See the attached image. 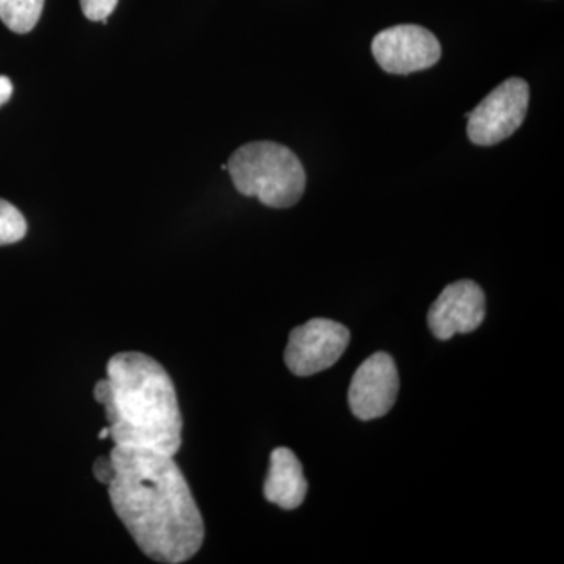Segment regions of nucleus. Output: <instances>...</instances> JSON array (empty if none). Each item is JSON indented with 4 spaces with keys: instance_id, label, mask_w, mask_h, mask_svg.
I'll return each instance as SVG.
<instances>
[{
    "instance_id": "f03ea898",
    "label": "nucleus",
    "mask_w": 564,
    "mask_h": 564,
    "mask_svg": "<svg viewBox=\"0 0 564 564\" xmlns=\"http://www.w3.org/2000/svg\"><path fill=\"white\" fill-rule=\"evenodd\" d=\"M107 378L113 389L109 423L115 445L176 455L182 415L173 380L161 364L143 352H118L107 364Z\"/></svg>"
},
{
    "instance_id": "ddd939ff",
    "label": "nucleus",
    "mask_w": 564,
    "mask_h": 564,
    "mask_svg": "<svg viewBox=\"0 0 564 564\" xmlns=\"http://www.w3.org/2000/svg\"><path fill=\"white\" fill-rule=\"evenodd\" d=\"M95 399L96 402L101 403L104 410H106L107 421H111L113 417V389H111V384L109 378L107 380L98 381V384L95 386Z\"/></svg>"
},
{
    "instance_id": "1a4fd4ad",
    "label": "nucleus",
    "mask_w": 564,
    "mask_h": 564,
    "mask_svg": "<svg viewBox=\"0 0 564 564\" xmlns=\"http://www.w3.org/2000/svg\"><path fill=\"white\" fill-rule=\"evenodd\" d=\"M307 480L302 463L291 448L278 447L270 455V469L263 485V496L282 510H295L304 502Z\"/></svg>"
},
{
    "instance_id": "39448f33",
    "label": "nucleus",
    "mask_w": 564,
    "mask_h": 564,
    "mask_svg": "<svg viewBox=\"0 0 564 564\" xmlns=\"http://www.w3.org/2000/svg\"><path fill=\"white\" fill-rule=\"evenodd\" d=\"M350 344V332L328 318H313L289 336L284 359L296 377H311L339 361Z\"/></svg>"
},
{
    "instance_id": "dca6fc26",
    "label": "nucleus",
    "mask_w": 564,
    "mask_h": 564,
    "mask_svg": "<svg viewBox=\"0 0 564 564\" xmlns=\"http://www.w3.org/2000/svg\"><path fill=\"white\" fill-rule=\"evenodd\" d=\"M106 437H110V426L102 429L101 433H99V440H106Z\"/></svg>"
},
{
    "instance_id": "423d86ee",
    "label": "nucleus",
    "mask_w": 564,
    "mask_h": 564,
    "mask_svg": "<svg viewBox=\"0 0 564 564\" xmlns=\"http://www.w3.org/2000/svg\"><path fill=\"white\" fill-rule=\"evenodd\" d=\"M372 52L381 69L400 76L432 68L443 54L436 36L414 24L395 25L378 33Z\"/></svg>"
},
{
    "instance_id": "0eeeda50",
    "label": "nucleus",
    "mask_w": 564,
    "mask_h": 564,
    "mask_svg": "<svg viewBox=\"0 0 564 564\" xmlns=\"http://www.w3.org/2000/svg\"><path fill=\"white\" fill-rule=\"evenodd\" d=\"M399 388V372L392 356L375 352L352 375L348 391L351 413L361 421L383 417L395 404Z\"/></svg>"
},
{
    "instance_id": "20e7f679",
    "label": "nucleus",
    "mask_w": 564,
    "mask_h": 564,
    "mask_svg": "<svg viewBox=\"0 0 564 564\" xmlns=\"http://www.w3.org/2000/svg\"><path fill=\"white\" fill-rule=\"evenodd\" d=\"M530 87L511 77L494 88L473 111H467V137L478 147H492L513 135L525 120Z\"/></svg>"
},
{
    "instance_id": "9d476101",
    "label": "nucleus",
    "mask_w": 564,
    "mask_h": 564,
    "mask_svg": "<svg viewBox=\"0 0 564 564\" xmlns=\"http://www.w3.org/2000/svg\"><path fill=\"white\" fill-rule=\"evenodd\" d=\"M44 0H0V20L11 32L28 33L39 24Z\"/></svg>"
},
{
    "instance_id": "7ed1b4c3",
    "label": "nucleus",
    "mask_w": 564,
    "mask_h": 564,
    "mask_svg": "<svg viewBox=\"0 0 564 564\" xmlns=\"http://www.w3.org/2000/svg\"><path fill=\"white\" fill-rule=\"evenodd\" d=\"M228 172L237 191L273 209L295 206L306 188L303 163L273 141L243 144L229 159Z\"/></svg>"
},
{
    "instance_id": "f257e3e1",
    "label": "nucleus",
    "mask_w": 564,
    "mask_h": 564,
    "mask_svg": "<svg viewBox=\"0 0 564 564\" xmlns=\"http://www.w3.org/2000/svg\"><path fill=\"white\" fill-rule=\"evenodd\" d=\"M110 502L148 558L165 564L191 560L202 549L204 521L174 456L115 445Z\"/></svg>"
},
{
    "instance_id": "9b49d317",
    "label": "nucleus",
    "mask_w": 564,
    "mask_h": 564,
    "mask_svg": "<svg viewBox=\"0 0 564 564\" xmlns=\"http://www.w3.org/2000/svg\"><path fill=\"white\" fill-rule=\"evenodd\" d=\"M28 234V223L13 204L0 199V245L20 242Z\"/></svg>"
},
{
    "instance_id": "6e6552de",
    "label": "nucleus",
    "mask_w": 564,
    "mask_h": 564,
    "mask_svg": "<svg viewBox=\"0 0 564 564\" xmlns=\"http://www.w3.org/2000/svg\"><path fill=\"white\" fill-rule=\"evenodd\" d=\"M486 296L477 282H452L441 292L429 311V326L433 336L448 340L456 334L473 333L485 321Z\"/></svg>"
},
{
    "instance_id": "f8f14e48",
    "label": "nucleus",
    "mask_w": 564,
    "mask_h": 564,
    "mask_svg": "<svg viewBox=\"0 0 564 564\" xmlns=\"http://www.w3.org/2000/svg\"><path fill=\"white\" fill-rule=\"evenodd\" d=\"M117 6L118 0H80L82 11L90 21L107 22Z\"/></svg>"
},
{
    "instance_id": "2eb2a0df",
    "label": "nucleus",
    "mask_w": 564,
    "mask_h": 564,
    "mask_svg": "<svg viewBox=\"0 0 564 564\" xmlns=\"http://www.w3.org/2000/svg\"><path fill=\"white\" fill-rule=\"evenodd\" d=\"M13 95V84L9 77L0 76V106H3Z\"/></svg>"
},
{
    "instance_id": "4468645a",
    "label": "nucleus",
    "mask_w": 564,
    "mask_h": 564,
    "mask_svg": "<svg viewBox=\"0 0 564 564\" xmlns=\"http://www.w3.org/2000/svg\"><path fill=\"white\" fill-rule=\"evenodd\" d=\"M93 474L99 484L109 486L115 477V466L110 456H101L93 464Z\"/></svg>"
}]
</instances>
